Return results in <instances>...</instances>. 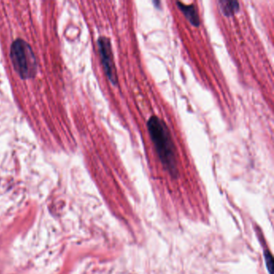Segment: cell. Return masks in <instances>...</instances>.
<instances>
[{
  "label": "cell",
  "instance_id": "obj_4",
  "mask_svg": "<svg viewBox=\"0 0 274 274\" xmlns=\"http://www.w3.org/2000/svg\"><path fill=\"white\" fill-rule=\"evenodd\" d=\"M176 5L190 24L195 27H199L200 19H199L197 8L195 5L184 4L181 2H177Z\"/></svg>",
  "mask_w": 274,
  "mask_h": 274
},
{
  "label": "cell",
  "instance_id": "obj_2",
  "mask_svg": "<svg viewBox=\"0 0 274 274\" xmlns=\"http://www.w3.org/2000/svg\"><path fill=\"white\" fill-rule=\"evenodd\" d=\"M10 55L14 68L22 79H29L36 76L37 60L31 46L26 41L21 39L14 41Z\"/></svg>",
  "mask_w": 274,
  "mask_h": 274
},
{
  "label": "cell",
  "instance_id": "obj_3",
  "mask_svg": "<svg viewBox=\"0 0 274 274\" xmlns=\"http://www.w3.org/2000/svg\"><path fill=\"white\" fill-rule=\"evenodd\" d=\"M98 43L100 57L105 73L109 82H111L113 85H117L118 83V74L113 60L110 40L108 37H101L98 39Z\"/></svg>",
  "mask_w": 274,
  "mask_h": 274
},
{
  "label": "cell",
  "instance_id": "obj_5",
  "mask_svg": "<svg viewBox=\"0 0 274 274\" xmlns=\"http://www.w3.org/2000/svg\"><path fill=\"white\" fill-rule=\"evenodd\" d=\"M220 8L224 16L227 17L233 16L234 14L240 10V4L237 1H232V0H220L219 1Z\"/></svg>",
  "mask_w": 274,
  "mask_h": 274
},
{
  "label": "cell",
  "instance_id": "obj_1",
  "mask_svg": "<svg viewBox=\"0 0 274 274\" xmlns=\"http://www.w3.org/2000/svg\"><path fill=\"white\" fill-rule=\"evenodd\" d=\"M148 129L163 168L175 179L179 175L177 150L168 125L159 117L152 116L148 120Z\"/></svg>",
  "mask_w": 274,
  "mask_h": 274
}]
</instances>
